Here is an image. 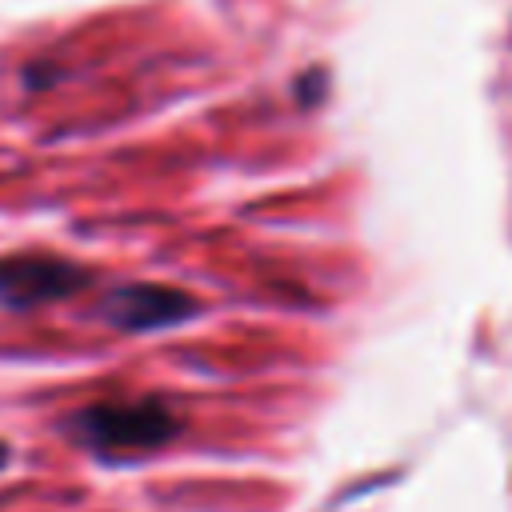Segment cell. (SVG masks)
Returning a JSON list of instances; mask_svg holds the SVG:
<instances>
[{"label": "cell", "mask_w": 512, "mask_h": 512, "mask_svg": "<svg viewBox=\"0 0 512 512\" xmlns=\"http://www.w3.org/2000/svg\"><path fill=\"white\" fill-rule=\"evenodd\" d=\"M64 436L100 460H132L172 444L184 432V412L168 396L96 400L64 416Z\"/></svg>", "instance_id": "6da1fadb"}, {"label": "cell", "mask_w": 512, "mask_h": 512, "mask_svg": "<svg viewBox=\"0 0 512 512\" xmlns=\"http://www.w3.org/2000/svg\"><path fill=\"white\" fill-rule=\"evenodd\" d=\"M308 80H320V84H324V76H316V72H308ZM316 92H324V88L304 84V88H300V104H312V100H316Z\"/></svg>", "instance_id": "277c9868"}, {"label": "cell", "mask_w": 512, "mask_h": 512, "mask_svg": "<svg viewBox=\"0 0 512 512\" xmlns=\"http://www.w3.org/2000/svg\"><path fill=\"white\" fill-rule=\"evenodd\" d=\"M96 284V272L80 260L56 256V252H4L0 256V308L8 312H32L60 300H72Z\"/></svg>", "instance_id": "7a4b0ae2"}, {"label": "cell", "mask_w": 512, "mask_h": 512, "mask_svg": "<svg viewBox=\"0 0 512 512\" xmlns=\"http://www.w3.org/2000/svg\"><path fill=\"white\" fill-rule=\"evenodd\" d=\"M8 456H12V452H8V444H0V468L8 464Z\"/></svg>", "instance_id": "5b68a950"}, {"label": "cell", "mask_w": 512, "mask_h": 512, "mask_svg": "<svg viewBox=\"0 0 512 512\" xmlns=\"http://www.w3.org/2000/svg\"><path fill=\"white\" fill-rule=\"evenodd\" d=\"M200 300L176 284H148V280H132V284H116L96 300V320L140 336V332H164V328H180L192 316H200Z\"/></svg>", "instance_id": "3957f363"}]
</instances>
